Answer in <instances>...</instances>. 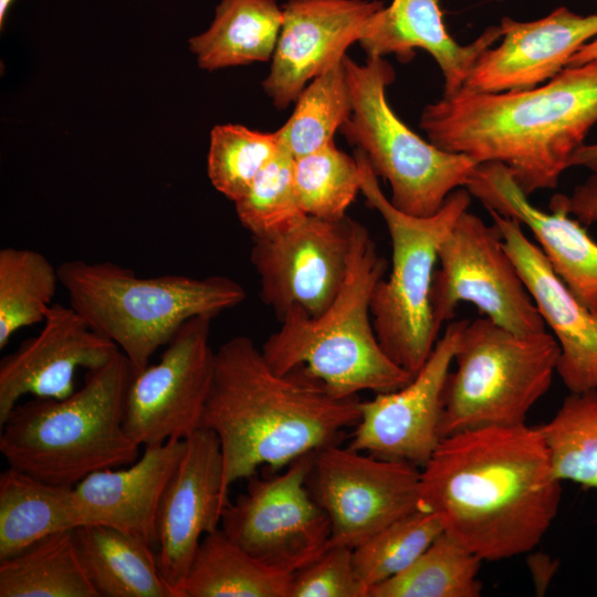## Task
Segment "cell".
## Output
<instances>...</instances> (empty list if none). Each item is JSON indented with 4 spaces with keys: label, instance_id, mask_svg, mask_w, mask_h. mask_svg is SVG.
Here are the masks:
<instances>
[{
    "label": "cell",
    "instance_id": "cell-5",
    "mask_svg": "<svg viewBox=\"0 0 597 597\" xmlns=\"http://www.w3.org/2000/svg\"><path fill=\"white\" fill-rule=\"evenodd\" d=\"M386 269L367 228L353 220L348 270L339 293L317 317L298 308L284 314L280 328L261 347L271 369L281 375L300 369L339 398L407 385L413 376L386 355L371 321V295Z\"/></svg>",
    "mask_w": 597,
    "mask_h": 597
},
{
    "label": "cell",
    "instance_id": "cell-20",
    "mask_svg": "<svg viewBox=\"0 0 597 597\" xmlns=\"http://www.w3.org/2000/svg\"><path fill=\"white\" fill-rule=\"evenodd\" d=\"M500 230L545 325L559 346L556 373L570 392L597 390V315L554 272L538 245L515 219L488 210Z\"/></svg>",
    "mask_w": 597,
    "mask_h": 597
},
{
    "label": "cell",
    "instance_id": "cell-19",
    "mask_svg": "<svg viewBox=\"0 0 597 597\" xmlns=\"http://www.w3.org/2000/svg\"><path fill=\"white\" fill-rule=\"evenodd\" d=\"M499 45L485 50L463 87L484 93L528 90L567 66L570 57L597 36V13L582 15L558 7L544 18L516 21L504 17Z\"/></svg>",
    "mask_w": 597,
    "mask_h": 597
},
{
    "label": "cell",
    "instance_id": "cell-23",
    "mask_svg": "<svg viewBox=\"0 0 597 597\" xmlns=\"http://www.w3.org/2000/svg\"><path fill=\"white\" fill-rule=\"evenodd\" d=\"M501 36V27L493 25L471 43L459 44L446 28L440 0H392L369 19L358 42L367 56L395 54L400 62H409L417 49L427 51L443 75V95H450L463 87L478 57Z\"/></svg>",
    "mask_w": 597,
    "mask_h": 597
},
{
    "label": "cell",
    "instance_id": "cell-32",
    "mask_svg": "<svg viewBox=\"0 0 597 597\" xmlns=\"http://www.w3.org/2000/svg\"><path fill=\"white\" fill-rule=\"evenodd\" d=\"M538 428L556 478L597 490V390L570 392Z\"/></svg>",
    "mask_w": 597,
    "mask_h": 597
},
{
    "label": "cell",
    "instance_id": "cell-28",
    "mask_svg": "<svg viewBox=\"0 0 597 597\" xmlns=\"http://www.w3.org/2000/svg\"><path fill=\"white\" fill-rule=\"evenodd\" d=\"M73 531L0 561V597H98L77 556Z\"/></svg>",
    "mask_w": 597,
    "mask_h": 597
},
{
    "label": "cell",
    "instance_id": "cell-24",
    "mask_svg": "<svg viewBox=\"0 0 597 597\" xmlns=\"http://www.w3.org/2000/svg\"><path fill=\"white\" fill-rule=\"evenodd\" d=\"M77 556L98 597H177L154 546L116 527L91 523L73 531Z\"/></svg>",
    "mask_w": 597,
    "mask_h": 597
},
{
    "label": "cell",
    "instance_id": "cell-18",
    "mask_svg": "<svg viewBox=\"0 0 597 597\" xmlns=\"http://www.w3.org/2000/svg\"><path fill=\"white\" fill-rule=\"evenodd\" d=\"M118 350L71 305L52 304L40 332L0 360V426L23 396L65 398L80 369H96Z\"/></svg>",
    "mask_w": 597,
    "mask_h": 597
},
{
    "label": "cell",
    "instance_id": "cell-4",
    "mask_svg": "<svg viewBox=\"0 0 597 597\" xmlns=\"http://www.w3.org/2000/svg\"><path fill=\"white\" fill-rule=\"evenodd\" d=\"M135 374L118 350L87 370L84 384L61 399L18 404L0 426V452L10 468L74 486L87 475L133 463L140 444L125 429L127 392Z\"/></svg>",
    "mask_w": 597,
    "mask_h": 597
},
{
    "label": "cell",
    "instance_id": "cell-36",
    "mask_svg": "<svg viewBox=\"0 0 597 597\" xmlns=\"http://www.w3.org/2000/svg\"><path fill=\"white\" fill-rule=\"evenodd\" d=\"M293 161L294 158L280 148L244 195L234 201L239 221L252 238L280 233L306 216L294 190Z\"/></svg>",
    "mask_w": 597,
    "mask_h": 597
},
{
    "label": "cell",
    "instance_id": "cell-1",
    "mask_svg": "<svg viewBox=\"0 0 597 597\" xmlns=\"http://www.w3.org/2000/svg\"><path fill=\"white\" fill-rule=\"evenodd\" d=\"M562 481L538 427L469 429L441 440L421 470L420 507L482 561L532 552L556 519Z\"/></svg>",
    "mask_w": 597,
    "mask_h": 597
},
{
    "label": "cell",
    "instance_id": "cell-40",
    "mask_svg": "<svg viewBox=\"0 0 597 597\" xmlns=\"http://www.w3.org/2000/svg\"><path fill=\"white\" fill-rule=\"evenodd\" d=\"M573 166H585L590 170L597 169V144H584L579 147L568 161V168Z\"/></svg>",
    "mask_w": 597,
    "mask_h": 597
},
{
    "label": "cell",
    "instance_id": "cell-31",
    "mask_svg": "<svg viewBox=\"0 0 597 597\" xmlns=\"http://www.w3.org/2000/svg\"><path fill=\"white\" fill-rule=\"evenodd\" d=\"M294 103L293 113L275 133L280 148L298 158L333 142L352 113L343 60L314 77Z\"/></svg>",
    "mask_w": 597,
    "mask_h": 597
},
{
    "label": "cell",
    "instance_id": "cell-33",
    "mask_svg": "<svg viewBox=\"0 0 597 597\" xmlns=\"http://www.w3.org/2000/svg\"><path fill=\"white\" fill-rule=\"evenodd\" d=\"M293 184L302 211L328 221L345 219L360 191V168L333 142L293 161Z\"/></svg>",
    "mask_w": 597,
    "mask_h": 597
},
{
    "label": "cell",
    "instance_id": "cell-7",
    "mask_svg": "<svg viewBox=\"0 0 597 597\" xmlns=\"http://www.w3.org/2000/svg\"><path fill=\"white\" fill-rule=\"evenodd\" d=\"M360 168V192L381 216L391 241V270L371 295L370 314L379 345L399 367L415 376L427 362L439 331L431 289L440 244L458 218L468 210L471 195L452 191L428 217L405 213L392 206L364 155L355 150Z\"/></svg>",
    "mask_w": 597,
    "mask_h": 597
},
{
    "label": "cell",
    "instance_id": "cell-39",
    "mask_svg": "<svg viewBox=\"0 0 597 597\" xmlns=\"http://www.w3.org/2000/svg\"><path fill=\"white\" fill-rule=\"evenodd\" d=\"M526 565L536 596H544L558 570V561L544 553H533L526 558Z\"/></svg>",
    "mask_w": 597,
    "mask_h": 597
},
{
    "label": "cell",
    "instance_id": "cell-22",
    "mask_svg": "<svg viewBox=\"0 0 597 597\" xmlns=\"http://www.w3.org/2000/svg\"><path fill=\"white\" fill-rule=\"evenodd\" d=\"M185 451V440L145 446L126 468L101 470L73 486L88 524L100 523L156 546L159 505Z\"/></svg>",
    "mask_w": 597,
    "mask_h": 597
},
{
    "label": "cell",
    "instance_id": "cell-29",
    "mask_svg": "<svg viewBox=\"0 0 597 597\" xmlns=\"http://www.w3.org/2000/svg\"><path fill=\"white\" fill-rule=\"evenodd\" d=\"M481 563L442 533L407 569L373 586L369 597H478Z\"/></svg>",
    "mask_w": 597,
    "mask_h": 597
},
{
    "label": "cell",
    "instance_id": "cell-21",
    "mask_svg": "<svg viewBox=\"0 0 597 597\" xmlns=\"http://www.w3.org/2000/svg\"><path fill=\"white\" fill-rule=\"evenodd\" d=\"M464 188L486 210L527 227L554 272L597 315V242L582 222L562 208H536L501 163L479 164Z\"/></svg>",
    "mask_w": 597,
    "mask_h": 597
},
{
    "label": "cell",
    "instance_id": "cell-27",
    "mask_svg": "<svg viewBox=\"0 0 597 597\" xmlns=\"http://www.w3.org/2000/svg\"><path fill=\"white\" fill-rule=\"evenodd\" d=\"M292 574L255 558L219 527L202 537L184 597H289Z\"/></svg>",
    "mask_w": 597,
    "mask_h": 597
},
{
    "label": "cell",
    "instance_id": "cell-38",
    "mask_svg": "<svg viewBox=\"0 0 597 597\" xmlns=\"http://www.w3.org/2000/svg\"><path fill=\"white\" fill-rule=\"evenodd\" d=\"M587 180L577 186L572 195L556 193L549 201V208H562L574 216L584 226L597 221V169L591 170Z\"/></svg>",
    "mask_w": 597,
    "mask_h": 597
},
{
    "label": "cell",
    "instance_id": "cell-25",
    "mask_svg": "<svg viewBox=\"0 0 597 597\" xmlns=\"http://www.w3.org/2000/svg\"><path fill=\"white\" fill-rule=\"evenodd\" d=\"M88 524L73 486L8 468L0 474V561L36 542Z\"/></svg>",
    "mask_w": 597,
    "mask_h": 597
},
{
    "label": "cell",
    "instance_id": "cell-10",
    "mask_svg": "<svg viewBox=\"0 0 597 597\" xmlns=\"http://www.w3.org/2000/svg\"><path fill=\"white\" fill-rule=\"evenodd\" d=\"M431 305L436 328L454 317L457 306L472 303L495 324L521 335L546 331L502 234L492 222L465 210L438 251Z\"/></svg>",
    "mask_w": 597,
    "mask_h": 597
},
{
    "label": "cell",
    "instance_id": "cell-6",
    "mask_svg": "<svg viewBox=\"0 0 597 597\" xmlns=\"http://www.w3.org/2000/svg\"><path fill=\"white\" fill-rule=\"evenodd\" d=\"M57 272L70 305L118 347L135 371L149 365L190 318L216 317L245 300V290L222 275L142 277L114 262L83 260L64 261Z\"/></svg>",
    "mask_w": 597,
    "mask_h": 597
},
{
    "label": "cell",
    "instance_id": "cell-12",
    "mask_svg": "<svg viewBox=\"0 0 597 597\" xmlns=\"http://www.w3.org/2000/svg\"><path fill=\"white\" fill-rule=\"evenodd\" d=\"M418 467L337 443L315 453L307 488L331 522L328 545L356 548L420 507Z\"/></svg>",
    "mask_w": 597,
    "mask_h": 597
},
{
    "label": "cell",
    "instance_id": "cell-30",
    "mask_svg": "<svg viewBox=\"0 0 597 597\" xmlns=\"http://www.w3.org/2000/svg\"><path fill=\"white\" fill-rule=\"evenodd\" d=\"M59 283L57 268L41 252L0 250V349L19 329L43 323Z\"/></svg>",
    "mask_w": 597,
    "mask_h": 597
},
{
    "label": "cell",
    "instance_id": "cell-9",
    "mask_svg": "<svg viewBox=\"0 0 597 597\" xmlns=\"http://www.w3.org/2000/svg\"><path fill=\"white\" fill-rule=\"evenodd\" d=\"M559 346L545 332L521 335L483 316L464 326L443 389L442 439L460 431L525 423L548 391Z\"/></svg>",
    "mask_w": 597,
    "mask_h": 597
},
{
    "label": "cell",
    "instance_id": "cell-43",
    "mask_svg": "<svg viewBox=\"0 0 597 597\" xmlns=\"http://www.w3.org/2000/svg\"><path fill=\"white\" fill-rule=\"evenodd\" d=\"M595 1H597V0H595Z\"/></svg>",
    "mask_w": 597,
    "mask_h": 597
},
{
    "label": "cell",
    "instance_id": "cell-35",
    "mask_svg": "<svg viewBox=\"0 0 597 597\" xmlns=\"http://www.w3.org/2000/svg\"><path fill=\"white\" fill-rule=\"evenodd\" d=\"M279 150L275 132L264 133L238 124L217 125L210 133L208 177L219 192L234 202Z\"/></svg>",
    "mask_w": 597,
    "mask_h": 597
},
{
    "label": "cell",
    "instance_id": "cell-2",
    "mask_svg": "<svg viewBox=\"0 0 597 597\" xmlns=\"http://www.w3.org/2000/svg\"><path fill=\"white\" fill-rule=\"evenodd\" d=\"M358 396H333L296 369L281 375L253 341L240 335L214 350L201 428L217 436L223 462L222 491L256 473L279 470L336 443L360 419Z\"/></svg>",
    "mask_w": 597,
    "mask_h": 597
},
{
    "label": "cell",
    "instance_id": "cell-15",
    "mask_svg": "<svg viewBox=\"0 0 597 597\" xmlns=\"http://www.w3.org/2000/svg\"><path fill=\"white\" fill-rule=\"evenodd\" d=\"M468 320L451 322L421 369L404 387L360 402L348 448L423 468L442 440L443 389Z\"/></svg>",
    "mask_w": 597,
    "mask_h": 597
},
{
    "label": "cell",
    "instance_id": "cell-34",
    "mask_svg": "<svg viewBox=\"0 0 597 597\" xmlns=\"http://www.w3.org/2000/svg\"><path fill=\"white\" fill-rule=\"evenodd\" d=\"M442 533L439 519L419 507L354 548L356 570L370 589L407 569Z\"/></svg>",
    "mask_w": 597,
    "mask_h": 597
},
{
    "label": "cell",
    "instance_id": "cell-8",
    "mask_svg": "<svg viewBox=\"0 0 597 597\" xmlns=\"http://www.w3.org/2000/svg\"><path fill=\"white\" fill-rule=\"evenodd\" d=\"M343 64L352 113L339 132L388 181L394 207L417 217L436 213L452 191L467 186L479 164L425 140L397 116L386 95L396 74L384 57L367 56L358 64L345 55Z\"/></svg>",
    "mask_w": 597,
    "mask_h": 597
},
{
    "label": "cell",
    "instance_id": "cell-41",
    "mask_svg": "<svg viewBox=\"0 0 597 597\" xmlns=\"http://www.w3.org/2000/svg\"><path fill=\"white\" fill-rule=\"evenodd\" d=\"M597 59V36L584 44L568 61V65H580Z\"/></svg>",
    "mask_w": 597,
    "mask_h": 597
},
{
    "label": "cell",
    "instance_id": "cell-17",
    "mask_svg": "<svg viewBox=\"0 0 597 597\" xmlns=\"http://www.w3.org/2000/svg\"><path fill=\"white\" fill-rule=\"evenodd\" d=\"M383 7L377 0H286L270 72L262 82L273 105L285 109L314 77L341 62Z\"/></svg>",
    "mask_w": 597,
    "mask_h": 597
},
{
    "label": "cell",
    "instance_id": "cell-3",
    "mask_svg": "<svg viewBox=\"0 0 597 597\" xmlns=\"http://www.w3.org/2000/svg\"><path fill=\"white\" fill-rule=\"evenodd\" d=\"M596 123L594 59L568 65L528 90L484 93L462 87L425 106L419 126L440 149L476 164H503L530 196L557 187Z\"/></svg>",
    "mask_w": 597,
    "mask_h": 597
},
{
    "label": "cell",
    "instance_id": "cell-26",
    "mask_svg": "<svg viewBox=\"0 0 597 597\" xmlns=\"http://www.w3.org/2000/svg\"><path fill=\"white\" fill-rule=\"evenodd\" d=\"M283 23L275 0H222L210 27L189 39L199 67L214 71L272 59Z\"/></svg>",
    "mask_w": 597,
    "mask_h": 597
},
{
    "label": "cell",
    "instance_id": "cell-13",
    "mask_svg": "<svg viewBox=\"0 0 597 597\" xmlns=\"http://www.w3.org/2000/svg\"><path fill=\"white\" fill-rule=\"evenodd\" d=\"M213 317L187 321L159 360L135 371L125 411V429L140 446L185 440L201 428L214 350L210 345Z\"/></svg>",
    "mask_w": 597,
    "mask_h": 597
},
{
    "label": "cell",
    "instance_id": "cell-37",
    "mask_svg": "<svg viewBox=\"0 0 597 597\" xmlns=\"http://www.w3.org/2000/svg\"><path fill=\"white\" fill-rule=\"evenodd\" d=\"M289 597H369L353 549L328 545L313 562L292 574Z\"/></svg>",
    "mask_w": 597,
    "mask_h": 597
},
{
    "label": "cell",
    "instance_id": "cell-11",
    "mask_svg": "<svg viewBox=\"0 0 597 597\" xmlns=\"http://www.w3.org/2000/svg\"><path fill=\"white\" fill-rule=\"evenodd\" d=\"M316 452L275 475H251L245 492L222 511L220 527L234 543L289 573L313 562L329 543V519L307 488Z\"/></svg>",
    "mask_w": 597,
    "mask_h": 597
},
{
    "label": "cell",
    "instance_id": "cell-42",
    "mask_svg": "<svg viewBox=\"0 0 597 597\" xmlns=\"http://www.w3.org/2000/svg\"><path fill=\"white\" fill-rule=\"evenodd\" d=\"M14 0H0V25L2 28L7 12Z\"/></svg>",
    "mask_w": 597,
    "mask_h": 597
},
{
    "label": "cell",
    "instance_id": "cell-14",
    "mask_svg": "<svg viewBox=\"0 0 597 597\" xmlns=\"http://www.w3.org/2000/svg\"><path fill=\"white\" fill-rule=\"evenodd\" d=\"M353 219L328 221L305 216L289 229L253 238L250 261L260 298L277 320L298 308L323 314L339 293L348 270Z\"/></svg>",
    "mask_w": 597,
    "mask_h": 597
},
{
    "label": "cell",
    "instance_id": "cell-16",
    "mask_svg": "<svg viewBox=\"0 0 597 597\" xmlns=\"http://www.w3.org/2000/svg\"><path fill=\"white\" fill-rule=\"evenodd\" d=\"M223 462L214 432L199 428L185 439L184 454L164 492L156 525L160 573L184 597V585L202 537L218 530L228 504L222 491Z\"/></svg>",
    "mask_w": 597,
    "mask_h": 597
}]
</instances>
